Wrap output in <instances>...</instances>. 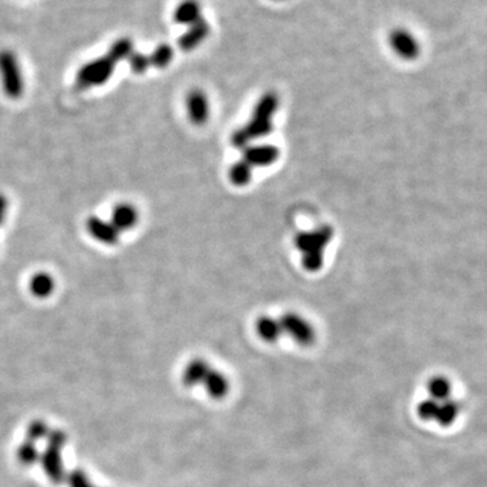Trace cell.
<instances>
[{"label": "cell", "mask_w": 487, "mask_h": 487, "mask_svg": "<svg viewBox=\"0 0 487 487\" xmlns=\"http://www.w3.org/2000/svg\"><path fill=\"white\" fill-rule=\"evenodd\" d=\"M209 34H210V25L204 18H202L201 21L189 26L187 31L179 38V46L180 49L189 52L198 48L203 41L209 37Z\"/></svg>", "instance_id": "obj_10"}, {"label": "cell", "mask_w": 487, "mask_h": 487, "mask_svg": "<svg viewBox=\"0 0 487 487\" xmlns=\"http://www.w3.org/2000/svg\"><path fill=\"white\" fill-rule=\"evenodd\" d=\"M256 332L258 337L267 342H275L282 337V328L279 324V320L271 318V317H260L256 321Z\"/></svg>", "instance_id": "obj_13"}, {"label": "cell", "mask_w": 487, "mask_h": 487, "mask_svg": "<svg viewBox=\"0 0 487 487\" xmlns=\"http://www.w3.org/2000/svg\"><path fill=\"white\" fill-rule=\"evenodd\" d=\"M85 226H87L88 233L99 243L106 244V245H115L120 241L121 231L117 229L111 222L105 221L99 216H90L85 222Z\"/></svg>", "instance_id": "obj_7"}, {"label": "cell", "mask_w": 487, "mask_h": 487, "mask_svg": "<svg viewBox=\"0 0 487 487\" xmlns=\"http://www.w3.org/2000/svg\"><path fill=\"white\" fill-rule=\"evenodd\" d=\"M459 416V406L456 402L446 399L444 402L439 404V409H437V414L434 421L443 426H448L451 425L455 419H458Z\"/></svg>", "instance_id": "obj_16"}, {"label": "cell", "mask_w": 487, "mask_h": 487, "mask_svg": "<svg viewBox=\"0 0 487 487\" xmlns=\"http://www.w3.org/2000/svg\"><path fill=\"white\" fill-rule=\"evenodd\" d=\"M333 237V230L328 225L318 226L310 231H300L295 237V245L302 253V264L310 272L320 270L324 264L326 245Z\"/></svg>", "instance_id": "obj_1"}, {"label": "cell", "mask_w": 487, "mask_h": 487, "mask_svg": "<svg viewBox=\"0 0 487 487\" xmlns=\"http://www.w3.org/2000/svg\"><path fill=\"white\" fill-rule=\"evenodd\" d=\"M7 209H9V201L4 194L0 192V226L3 225L6 216H7Z\"/></svg>", "instance_id": "obj_23"}, {"label": "cell", "mask_w": 487, "mask_h": 487, "mask_svg": "<svg viewBox=\"0 0 487 487\" xmlns=\"http://www.w3.org/2000/svg\"><path fill=\"white\" fill-rule=\"evenodd\" d=\"M174 58V51L169 45L162 43L152 53L149 54L150 67L167 68Z\"/></svg>", "instance_id": "obj_20"}, {"label": "cell", "mask_w": 487, "mask_h": 487, "mask_svg": "<svg viewBox=\"0 0 487 487\" xmlns=\"http://www.w3.org/2000/svg\"><path fill=\"white\" fill-rule=\"evenodd\" d=\"M229 177L236 186H245L252 179V167L245 160L236 162L230 167Z\"/></svg>", "instance_id": "obj_19"}, {"label": "cell", "mask_w": 487, "mask_h": 487, "mask_svg": "<svg viewBox=\"0 0 487 487\" xmlns=\"http://www.w3.org/2000/svg\"><path fill=\"white\" fill-rule=\"evenodd\" d=\"M0 80L10 99H19L25 93V79L19 61L11 51H0Z\"/></svg>", "instance_id": "obj_3"}, {"label": "cell", "mask_w": 487, "mask_h": 487, "mask_svg": "<svg viewBox=\"0 0 487 487\" xmlns=\"http://www.w3.org/2000/svg\"><path fill=\"white\" fill-rule=\"evenodd\" d=\"M184 380L189 386L202 384L211 398L221 399L230 390L229 379L218 371L209 362L201 359L192 360L184 372Z\"/></svg>", "instance_id": "obj_2"}, {"label": "cell", "mask_w": 487, "mask_h": 487, "mask_svg": "<svg viewBox=\"0 0 487 487\" xmlns=\"http://www.w3.org/2000/svg\"><path fill=\"white\" fill-rule=\"evenodd\" d=\"M127 60H129L130 69H132L135 73H144V72L150 67L149 56H147V54L140 53V52H133V53L130 54V57H129Z\"/></svg>", "instance_id": "obj_21"}, {"label": "cell", "mask_w": 487, "mask_h": 487, "mask_svg": "<svg viewBox=\"0 0 487 487\" xmlns=\"http://www.w3.org/2000/svg\"><path fill=\"white\" fill-rule=\"evenodd\" d=\"M202 6L198 0H183L176 7L174 19L176 23L191 26L202 19Z\"/></svg>", "instance_id": "obj_12"}, {"label": "cell", "mask_w": 487, "mask_h": 487, "mask_svg": "<svg viewBox=\"0 0 487 487\" xmlns=\"http://www.w3.org/2000/svg\"><path fill=\"white\" fill-rule=\"evenodd\" d=\"M389 43L392 51L402 60H416L421 52V46L416 36L407 28L397 27L389 36Z\"/></svg>", "instance_id": "obj_6"}, {"label": "cell", "mask_w": 487, "mask_h": 487, "mask_svg": "<svg viewBox=\"0 0 487 487\" xmlns=\"http://www.w3.org/2000/svg\"><path fill=\"white\" fill-rule=\"evenodd\" d=\"M135 52V45H133V41L127 37H123V38H120V40L115 41L110 51H108V56L114 61H122V60H126L130 57V54Z\"/></svg>", "instance_id": "obj_18"}, {"label": "cell", "mask_w": 487, "mask_h": 487, "mask_svg": "<svg viewBox=\"0 0 487 487\" xmlns=\"http://www.w3.org/2000/svg\"><path fill=\"white\" fill-rule=\"evenodd\" d=\"M278 106H279L278 95L275 94V93H266L258 99V102H257L256 106H255V110H253L252 117L258 118V120L272 121V117L276 112Z\"/></svg>", "instance_id": "obj_14"}, {"label": "cell", "mask_w": 487, "mask_h": 487, "mask_svg": "<svg viewBox=\"0 0 487 487\" xmlns=\"http://www.w3.org/2000/svg\"><path fill=\"white\" fill-rule=\"evenodd\" d=\"M110 222L120 231L133 229L138 222V211L130 203H118L112 209Z\"/></svg>", "instance_id": "obj_11"}, {"label": "cell", "mask_w": 487, "mask_h": 487, "mask_svg": "<svg viewBox=\"0 0 487 487\" xmlns=\"http://www.w3.org/2000/svg\"><path fill=\"white\" fill-rule=\"evenodd\" d=\"M282 333L288 335L300 345H310L315 340V332L305 318L295 313H286L279 320Z\"/></svg>", "instance_id": "obj_5"}, {"label": "cell", "mask_w": 487, "mask_h": 487, "mask_svg": "<svg viewBox=\"0 0 487 487\" xmlns=\"http://www.w3.org/2000/svg\"><path fill=\"white\" fill-rule=\"evenodd\" d=\"M115 63L108 54L84 64L76 73V87L80 90L99 87L110 80Z\"/></svg>", "instance_id": "obj_4"}, {"label": "cell", "mask_w": 487, "mask_h": 487, "mask_svg": "<svg viewBox=\"0 0 487 487\" xmlns=\"http://www.w3.org/2000/svg\"><path fill=\"white\" fill-rule=\"evenodd\" d=\"M187 111L194 125H203L209 118V99L201 90H192L187 95Z\"/></svg>", "instance_id": "obj_9"}, {"label": "cell", "mask_w": 487, "mask_h": 487, "mask_svg": "<svg viewBox=\"0 0 487 487\" xmlns=\"http://www.w3.org/2000/svg\"><path fill=\"white\" fill-rule=\"evenodd\" d=\"M279 149L273 145H255L244 149L243 160L253 167H268L278 160Z\"/></svg>", "instance_id": "obj_8"}, {"label": "cell", "mask_w": 487, "mask_h": 487, "mask_svg": "<svg viewBox=\"0 0 487 487\" xmlns=\"http://www.w3.org/2000/svg\"><path fill=\"white\" fill-rule=\"evenodd\" d=\"M28 287H30V291L33 295H36L37 298H46L53 293L56 283H54L52 275H49L46 272H38L34 276H31V279L28 282Z\"/></svg>", "instance_id": "obj_15"}, {"label": "cell", "mask_w": 487, "mask_h": 487, "mask_svg": "<svg viewBox=\"0 0 487 487\" xmlns=\"http://www.w3.org/2000/svg\"><path fill=\"white\" fill-rule=\"evenodd\" d=\"M429 398L439 402H444L449 399L451 395V383L443 377H436L428 382Z\"/></svg>", "instance_id": "obj_17"}, {"label": "cell", "mask_w": 487, "mask_h": 487, "mask_svg": "<svg viewBox=\"0 0 487 487\" xmlns=\"http://www.w3.org/2000/svg\"><path fill=\"white\" fill-rule=\"evenodd\" d=\"M249 140L248 137L244 133L243 129H237L233 135H231V144L239 149H245L249 145Z\"/></svg>", "instance_id": "obj_22"}]
</instances>
